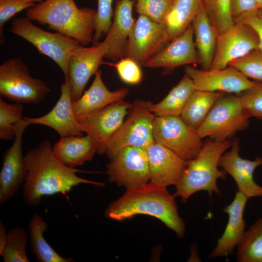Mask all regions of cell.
Instances as JSON below:
<instances>
[{"label": "cell", "mask_w": 262, "mask_h": 262, "mask_svg": "<svg viewBox=\"0 0 262 262\" xmlns=\"http://www.w3.org/2000/svg\"><path fill=\"white\" fill-rule=\"evenodd\" d=\"M28 169L23 183V198L30 206L40 204L43 196L70 191L75 186L90 184L104 187L102 182L83 179L76 175L83 172L66 166L54 155L48 140L42 141L25 155Z\"/></svg>", "instance_id": "obj_1"}, {"label": "cell", "mask_w": 262, "mask_h": 262, "mask_svg": "<svg viewBox=\"0 0 262 262\" xmlns=\"http://www.w3.org/2000/svg\"><path fill=\"white\" fill-rule=\"evenodd\" d=\"M174 197L166 187L150 181L126 188L121 197L110 203L105 214L106 217L117 221L137 214L150 215L159 219L181 238L184 234L185 223L179 214Z\"/></svg>", "instance_id": "obj_2"}, {"label": "cell", "mask_w": 262, "mask_h": 262, "mask_svg": "<svg viewBox=\"0 0 262 262\" xmlns=\"http://www.w3.org/2000/svg\"><path fill=\"white\" fill-rule=\"evenodd\" d=\"M97 10L79 8L74 0H45L26 10V17L78 41L93 43Z\"/></svg>", "instance_id": "obj_3"}, {"label": "cell", "mask_w": 262, "mask_h": 262, "mask_svg": "<svg viewBox=\"0 0 262 262\" xmlns=\"http://www.w3.org/2000/svg\"><path fill=\"white\" fill-rule=\"evenodd\" d=\"M231 146L229 140L216 141L208 139L197 156L188 161L187 165L181 179L176 186L175 196H179L185 203L195 193L207 191L221 195L217 185V180L226 179L227 173L218 167L219 159L226 150Z\"/></svg>", "instance_id": "obj_4"}, {"label": "cell", "mask_w": 262, "mask_h": 262, "mask_svg": "<svg viewBox=\"0 0 262 262\" xmlns=\"http://www.w3.org/2000/svg\"><path fill=\"white\" fill-rule=\"evenodd\" d=\"M9 31L24 38L40 53L52 59L61 68L65 77H68L69 58L82 45L78 41L59 32L45 31L33 24L27 17L14 18Z\"/></svg>", "instance_id": "obj_5"}, {"label": "cell", "mask_w": 262, "mask_h": 262, "mask_svg": "<svg viewBox=\"0 0 262 262\" xmlns=\"http://www.w3.org/2000/svg\"><path fill=\"white\" fill-rule=\"evenodd\" d=\"M147 100L136 99L122 124L109 141L105 154L111 160L130 147L147 149L155 142L153 125L156 116L148 108Z\"/></svg>", "instance_id": "obj_6"}, {"label": "cell", "mask_w": 262, "mask_h": 262, "mask_svg": "<svg viewBox=\"0 0 262 262\" xmlns=\"http://www.w3.org/2000/svg\"><path fill=\"white\" fill-rule=\"evenodd\" d=\"M50 91L45 81L31 76L20 59L10 58L0 66L1 97L16 103L37 104Z\"/></svg>", "instance_id": "obj_7"}, {"label": "cell", "mask_w": 262, "mask_h": 262, "mask_svg": "<svg viewBox=\"0 0 262 262\" xmlns=\"http://www.w3.org/2000/svg\"><path fill=\"white\" fill-rule=\"evenodd\" d=\"M248 119L238 96L224 95L216 102L196 131L201 139L208 137L214 141H224L246 128Z\"/></svg>", "instance_id": "obj_8"}, {"label": "cell", "mask_w": 262, "mask_h": 262, "mask_svg": "<svg viewBox=\"0 0 262 262\" xmlns=\"http://www.w3.org/2000/svg\"><path fill=\"white\" fill-rule=\"evenodd\" d=\"M153 136L155 142L187 161L195 159L203 145L196 131L189 127L180 116H156Z\"/></svg>", "instance_id": "obj_9"}, {"label": "cell", "mask_w": 262, "mask_h": 262, "mask_svg": "<svg viewBox=\"0 0 262 262\" xmlns=\"http://www.w3.org/2000/svg\"><path fill=\"white\" fill-rule=\"evenodd\" d=\"M132 105V103L122 99L76 117L84 132L95 142L98 154L105 153L109 141L122 124Z\"/></svg>", "instance_id": "obj_10"}, {"label": "cell", "mask_w": 262, "mask_h": 262, "mask_svg": "<svg viewBox=\"0 0 262 262\" xmlns=\"http://www.w3.org/2000/svg\"><path fill=\"white\" fill-rule=\"evenodd\" d=\"M106 174L110 182L126 188L150 181L151 175L147 150L130 147L120 150L107 164Z\"/></svg>", "instance_id": "obj_11"}, {"label": "cell", "mask_w": 262, "mask_h": 262, "mask_svg": "<svg viewBox=\"0 0 262 262\" xmlns=\"http://www.w3.org/2000/svg\"><path fill=\"white\" fill-rule=\"evenodd\" d=\"M260 49L256 31L249 25L234 23L218 35L215 54L210 69H221L249 52ZM261 50V49H260Z\"/></svg>", "instance_id": "obj_12"}, {"label": "cell", "mask_w": 262, "mask_h": 262, "mask_svg": "<svg viewBox=\"0 0 262 262\" xmlns=\"http://www.w3.org/2000/svg\"><path fill=\"white\" fill-rule=\"evenodd\" d=\"M167 45L164 23H157L139 14L128 40L126 57L140 66Z\"/></svg>", "instance_id": "obj_13"}, {"label": "cell", "mask_w": 262, "mask_h": 262, "mask_svg": "<svg viewBox=\"0 0 262 262\" xmlns=\"http://www.w3.org/2000/svg\"><path fill=\"white\" fill-rule=\"evenodd\" d=\"M184 71L185 74L192 79L196 90L200 91L239 95L259 83L249 80L241 72L230 66L221 69L203 70L187 65Z\"/></svg>", "instance_id": "obj_14"}, {"label": "cell", "mask_w": 262, "mask_h": 262, "mask_svg": "<svg viewBox=\"0 0 262 262\" xmlns=\"http://www.w3.org/2000/svg\"><path fill=\"white\" fill-rule=\"evenodd\" d=\"M28 125L24 119L19 125L13 144L3 154L0 172V204L13 197L26 180L28 169L22 152V136Z\"/></svg>", "instance_id": "obj_15"}, {"label": "cell", "mask_w": 262, "mask_h": 262, "mask_svg": "<svg viewBox=\"0 0 262 262\" xmlns=\"http://www.w3.org/2000/svg\"><path fill=\"white\" fill-rule=\"evenodd\" d=\"M109 49L107 40L90 47L82 45L69 60V74L73 101L79 99L90 78L97 72Z\"/></svg>", "instance_id": "obj_16"}, {"label": "cell", "mask_w": 262, "mask_h": 262, "mask_svg": "<svg viewBox=\"0 0 262 262\" xmlns=\"http://www.w3.org/2000/svg\"><path fill=\"white\" fill-rule=\"evenodd\" d=\"M72 103L70 80L69 77H65L60 97L51 111L40 117L24 119L29 125L38 124L52 128L61 137L82 135L83 129L76 118Z\"/></svg>", "instance_id": "obj_17"}, {"label": "cell", "mask_w": 262, "mask_h": 262, "mask_svg": "<svg viewBox=\"0 0 262 262\" xmlns=\"http://www.w3.org/2000/svg\"><path fill=\"white\" fill-rule=\"evenodd\" d=\"M200 65V60L195 45L192 24L180 36L145 62L143 66L162 68V74L172 72L180 66Z\"/></svg>", "instance_id": "obj_18"}, {"label": "cell", "mask_w": 262, "mask_h": 262, "mask_svg": "<svg viewBox=\"0 0 262 262\" xmlns=\"http://www.w3.org/2000/svg\"><path fill=\"white\" fill-rule=\"evenodd\" d=\"M239 139L235 138L231 143L230 150L225 152L221 156L218 165L234 179L237 191L248 199L262 197V186L257 184L253 179V172L262 164V158L257 156L253 161L243 159L239 155Z\"/></svg>", "instance_id": "obj_19"}, {"label": "cell", "mask_w": 262, "mask_h": 262, "mask_svg": "<svg viewBox=\"0 0 262 262\" xmlns=\"http://www.w3.org/2000/svg\"><path fill=\"white\" fill-rule=\"evenodd\" d=\"M151 175L150 181L165 187L176 186L188 161L164 146L154 142L146 149Z\"/></svg>", "instance_id": "obj_20"}, {"label": "cell", "mask_w": 262, "mask_h": 262, "mask_svg": "<svg viewBox=\"0 0 262 262\" xmlns=\"http://www.w3.org/2000/svg\"><path fill=\"white\" fill-rule=\"evenodd\" d=\"M247 200L245 195L237 191L232 201L223 208V211L228 214V222L216 246L209 255V259L227 257L233 252L246 231L243 214Z\"/></svg>", "instance_id": "obj_21"}, {"label": "cell", "mask_w": 262, "mask_h": 262, "mask_svg": "<svg viewBox=\"0 0 262 262\" xmlns=\"http://www.w3.org/2000/svg\"><path fill=\"white\" fill-rule=\"evenodd\" d=\"M132 0H118L116 3L113 21L105 39L108 51L104 57L117 60L126 57L128 40L134 23L132 14Z\"/></svg>", "instance_id": "obj_22"}, {"label": "cell", "mask_w": 262, "mask_h": 262, "mask_svg": "<svg viewBox=\"0 0 262 262\" xmlns=\"http://www.w3.org/2000/svg\"><path fill=\"white\" fill-rule=\"evenodd\" d=\"M52 151L62 164L75 168L91 161L97 152V146L92 138L86 134L61 137L52 146Z\"/></svg>", "instance_id": "obj_23"}, {"label": "cell", "mask_w": 262, "mask_h": 262, "mask_svg": "<svg viewBox=\"0 0 262 262\" xmlns=\"http://www.w3.org/2000/svg\"><path fill=\"white\" fill-rule=\"evenodd\" d=\"M128 93L126 88L114 91L108 90L102 81L101 70L99 69L89 89L79 99L73 101L74 112L76 117L87 114L124 99Z\"/></svg>", "instance_id": "obj_24"}, {"label": "cell", "mask_w": 262, "mask_h": 262, "mask_svg": "<svg viewBox=\"0 0 262 262\" xmlns=\"http://www.w3.org/2000/svg\"><path fill=\"white\" fill-rule=\"evenodd\" d=\"M195 45L201 69H210L215 52L218 35L201 5L192 23Z\"/></svg>", "instance_id": "obj_25"}, {"label": "cell", "mask_w": 262, "mask_h": 262, "mask_svg": "<svg viewBox=\"0 0 262 262\" xmlns=\"http://www.w3.org/2000/svg\"><path fill=\"white\" fill-rule=\"evenodd\" d=\"M201 5V0H173L163 22L167 44L192 24Z\"/></svg>", "instance_id": "obj_26"}, {"label": "cell", "mask_w": 262, "mask_h": 262, "mask_svg": "<svg viewBox=\"0 0 262 262\" xmlns=\"http://www.w3.org/2000/svg\"><path fill=\"white\" fill-rule=\"evenodd\" d=\"M195 90L192 79L185 74L161 101L153 103L147 100L148 108L156 116H180L188 99Z\"/></svg>", "instance_id": "obj_27"}, {"label": "cell", "mask_w": 262, "mask_h": 262, "mask_svg": "<svg viewBox=\"0 0 262 262\" xmlns=\"http://www.w3.org/2000/svg\"><path fill=\"white\" fill-rule=\"evenodd\" d=\"M225 94L196 90L188 99L180 116L189 127L196 131L216 102Z\"/></svg>", "instance_id": "obj_28"}, {"label": "cell", "mask_w": 262, "mask_h": 262, "mask_svg": "<svg viewBox=\"0 0 262 262\" xmlns=\"http://www.w3.org/2000/svg\"><path fill=\"white\" fill-rule=\"evenodd\" d=\"M28 228L30 234L31 250L38 262H73L74 258H64L56 252L47 243L43 233L48 228V224L37 213L30 219Z\"/></svg>", "instance_id": "obj_29"}, {"label": "cell", "mask_w": 262, "mask_h": 262, "mask_svg": "<svg viewBox=\"0 0 262 262\" xmlns=\"http://www.w3.org/2000/svg\"><path fill=\"white\" fill-rule=\"evenodd\" d=\"M237 246L238 262H262V217L245 231Z\"/></svg>", "instance_id": "obj_30"}, {"label": "cell", "mask_w": 262, "mask_h": 262, "mask_svg": "<svg viewBox=\"0 0 262 262\" xmlns=\"http://www.w3.org/2000/svg\"><path fill=\"white\" fill-rule=\"evenodd\" d=\"M21 103L9 104L0 98V139L14 140L19 125L24 120Z\"/></svg>", "instance_id": "obj_31"}, {"label": "cell", "mask_w": 262, "mask_h": 262, "mask_svg": "<svg viewBox=\"0 0 262 262\" xmlns=\"http://www.w3.org/2000/svg\"><path fill=\"white\" fill-rule=\"evenodd\" d=\"M28 234L23 228L16 227L7 233V239L0 252L4 262H29L26 254Z\"/></svg>", "instance_id": "obj_32"}, {"label": "cell", "mask_w": 262, "mask_h": 262, "mask_svg": "<svg viewBox=\"0 0 262 262\" xmlns=\"http://www.w3.org/2000/svg\"><path fill=\"white\" fill-rule=\"evenodd\" d=\"M201 3L218 35L234 23L230 0H201Z\"/></svg>", "instance_id": "obj_33"}, {"label": "cell", "mask_w": 262, "mask_h": 262, "mask_svg": "<svg viewBox=\"0 0 262 262\" xmlns=\"http://www.w3.org/2000/svg\"><path fill=\"white\" fill-rule=\"evenodd\" d=\"M232 66L248 78L262 83V51L253 50L244 57L230 62Z\"/></svg>", "instance_id": "obj_34"}, {"label": "cell", "mask_w": 262, "mask_h": 262, "mask_svg": "<svg viewBox=\"0 0 262 262\" xmlns=\"http://www.w3.org/2000/svg\"><path fill=\"white\" fill-rule=\"evenodd\" d=\"M136 11L151 20L163 23L173 0H136Z\"/></svg>", "instance_id": "obj_35"}, {"label": "cell", "mask_w": 262, "mask_h": 262, "mask_svg": "<svg viewBox=\"0 0 262 262\" xmlns=\"http://www.w3.org/2000/svg\"><path fill=\"white\" fill-rule=\"evenodd\" d=\"M238 96L246 116L262 119V83L245 91Z\"/></svg>", "instance_id": "obj_36"}, {"label": "cell", "mask_w": 262, "mask_h": 262, "mask_svg": "<svg viewBox=\"0 0 262 262\" xmlns=\"http://www.w3.org/2000/svg\"><path fill=\"white\" fill-rule=\"evenodd\" d=\"M96 29L93 45L99 42L101 37L107 34L112 23V5L114 0H97Z\"/></svg>", "instance_id": "obj_37"}, {"label": "cell", "mask_w": 262, "mask_h": 262, "mask_svg": "<svg viewBox=\"0 0 262 262\" xmlns=\"http://www.w3.org/2000/svg\"><path fill=\"white\" fill-rule=\"evenodd\" d=\"M31 0H0V43L3 44L5 38L3 34L5 23L17 13L35 5Z\"/></svg>", "instance_id": "obj_38"}, {"label": "cell", "mask_w": 262, "mask_h": 262, "mask_svg": "<svg viewBox=\"0 0 262 262\" xmlns=\"http://www.w3.org/2000/svg\"><path fill=\"white\" fill-rule=\"evenodd\" d=\"M121 80L130 84L139 83L142 79L140 66L132 59L125 57L114 64Z\"/></svg>", "instance_id": "obj_39"}, {"label": "cell", "mask_w": 262, "mask_h": 262, "mask_svg": "<svg viewBox=\"0 0 262 262\" xmlns=\"http://www.w3.org/2000/svg\"><path fill=\"white\" fill-rule=\"evenodd\" d=\"M234 22L246 23L256 31L260 41V49L262 51V8H259L241 16L235 19Z\"/></svg>", "instance_id": "obj_40"}, {"label": "cell", "mask_w": 262, "mask_h": 262, "mask_svg": "<svg viewBox=\"0 0 262 262\" xmlns=\"http://www.w3.org/2000/svg\"><path fill=\"white\" fill-rule=\"evenodd\" d=\"M259 8L255 0H230V12L233 22Z\"/></svg>", "instance_id": "obj_41"}, {"label": "cell", "mask_w": 262, "mask_h": 262, "mask_svg": "<svg viewBox=\"0 0 262 262\" xmlns=\"http://www.w3.org/2000/svg\"><path fill=\"white\" fill-rule=\"evenodd\" d=\"M6 228L2 221L0 222V252H1L5 245L7 239Z\"/></svg>", "instance_id": "obj_42"}, {"label": "cell", "mask_w": 262, "mask_h": 262, "mask_svg": "<svg viewBox=\"0 0 262 262\" xmlns=\"http://www.w3.org/2000/svg\"><path fill=\"white\" fill-rule=\"evenodd\" d=\"M259 8H262V0H255Z\"/></svg>", "instance_id": "obj_43"}, {"label": "cell", "mask_w": 262, "mask_h": 262, "mask_svg": "<svg viewBox=\"0 0 262 262\" xmlns=\"http://www.w3.org/2000/svg\"><path fill=\"white\" fill-rule=\"evenodd\" d=\"M32 0V1H33V2H35V1H37V2H40V1H41V2H42V0Z\"/></svg>", "instance_id": "obj_44"}]
</instances>
